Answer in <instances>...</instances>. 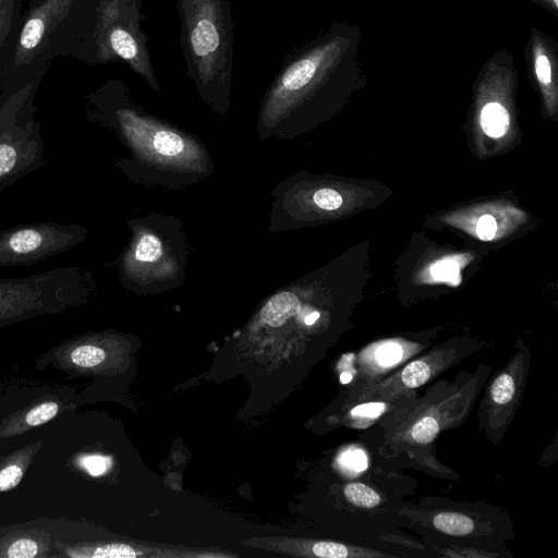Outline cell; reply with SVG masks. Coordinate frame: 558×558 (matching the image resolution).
<instances>
[{
    "label": "cell",
    "instance_id": "484cf974",
    "mask_svg": "<svg viewBox=\"0 0 558 558\" xmlns=\"http://www.w3.org/2000/svg\"><path fill=\"white\" fill-rule=\"evenodd\" d=\"M386 411L383 402H368L354 407L351 414L355 417L376 418Z\"/></svg>",
    "mask_w": 558,
    "mask_h": 558
},
{
    "label": "cell",
    "instance_id": "5b68a950",
    "mask_svg": "<svg viewBox=\"0 0 558 558\" xmlns=\"http://www.w3.org/2000/svg\"><path fill=\"white\" fill-rule=\"evenodd\" d=\"M32 86L0 104V192L45 163L46 146Z\"/></svg>",
    "mask_w": 558,
    "mask_h": 558
},
{
    "label": "cell",
    "instance_id": "5bb4252c",
    "mask_svg": "<svg viewBox=\"0 0 558 558\" xmlns=\"http://www.w3.org/2000/svg\"><path fill=\"white\" fill-rule=\"evenodd\" d=\"M509 113L498 102L487 104L481 112V125L484 132L492 137H501L509 126Z\"/></svg>",
    "mask_w": 558,
    "mask_h": 558
},
{
    "label": "cell",
    "instance_id": "f1b7e54d",
    "mask_svg": "<svg viewBox=\"0 0 558 558\" xmlns=\"http://www.w3.org/2000/svg\"><path fill=\"white\" fill-rule=\"evenodd\" d=\"M318 318H319V313L318 312H312L311 314L305 316L304 323L306 325H313Z\"/></svg>",
    "mask_w": 558,
    "mask_h": 558
},
{
    "label": "cell",
    "instance_id": "7c38bea8",
    "mask_svg": "<svg viewBox=\"0 0 558 558\" xmlns=\"http://www.w3.org/2000/svg\"><path fill=\"white\" fill-rule=\"evenodd\" d=\"M54 546L62 553V556L73 558L99 557V558H134L138 553L126 544L112 543L92 547L82 544L54 543Z\"/></svg>",
    "mask_w": 558,
    "mask_h": 558
},
{
    "label": "cell",
    "instance_id": "277c9868",
    "mask_svg": "<svg viewBox=\"0 0 558 558\" xmlns=\"http://www.w3.org/2000/svg\"><path fill=\"white\" fill-rule=\"evenodd\" d=\"M94 288L90 272L76 265L0 279V328L80 306Z\"/></svg>",
    "mask_w": 558,
    "mask_h": 558
},
{
    "label": "cell",
    "instance_id": "8fae6325",
    "mask_svg": "<svg viewBox=\"0 0 558 558\" xmlns=\"http://www.w3.org/2000/svg\"><path fill=\"white\" fill-rule=\"evenodd\" d=\"M300 306L301 303L293 292L280 291L263 306L260 318L270 327H280L299 312Z\"/></svg>",
    "mask_w": 558,
    "mask_h": 558
},
{
    "label": "cell",
    "instance_id": "8992f818",
    "mask_svg": "<svg viewBox=\"0 0 558 558\" xmlns=\"http://www.w3.org/2000/svg\"><path fill=\"white\" fill-rule=\"evenodd\" d=\"M88 230L76 223L39 221L0 230V267L32 266L83 242Z\"/></svg>",
    "mask_w": 558,
    "mask_h": 558
},
{
    "label": "cell",
    "instance_id": "cb8c5ba5",
    "mask_svg": "<svg viewBox=\"0 0 558 558\" xmlns=\"http://www.w3.org/2000/svg\"><path fill=\"white\" fill-rule=\"evenodd\" d=\"M313 201L322 209L335 210L342 205V196L332 189H320L315 192Z\"/></svg>",
    "mask_w": 558,
    "mask_h": 558
},
{
    "label": "cell",
    "instance_id": "9a60e30c",
    "mask_svg": "<svg viewBox=\"0 0 558 558\" xmlns=\"http://www.w3.org/2000/svg\"><path fill=\"white\" fill-rule=\"evenodd\" d=\"M434 526L450 535H466L473 531V521L458 512H440L433 519Z\"/></svg>",
    "mask_w": 558,
    "mask_h": 558
},
{
    "label": "cell",
    "instance_id": "7402d4cb",
    "mask_svg": "<svg viewBox=\"0 0 558 558\" xmlns=\"http://www.w3.org/2000/svg\"><path fill=\"white\" fill-rule=\"evenodd\" d=\"M82 469L93 476L104 474L111 466V459L100 454H85L78 460Z\"/></svg>",
    "mask_w": 558,
    "mask_h": 558
},
{
    "label": "cell",
    "instance_id": "603a6c76",
    "mask_svg": "<svg viewBox=\"0 0 558 558\" xmlns=\"http://www.w3.org/2000/svg\"><path fill=\"white\" fill-rule=\"evenodd\" d=\"M339 463L347 470L357 473L367 468V457L363 450L351 448L341 453Z\"/></svg>",
    "mask_w": 558,
    "mask_h": 558
},
{
    "label": "cell",
    "instance_id": "e0dca14e",
    "mask_svg": "<svg viewBox=\"0 0 558 558\" xmlns=\"http://www.w3.org/2000/svg\"><path fill=\"white\" fill-rule=\"evenodd\" d=\"M372 356L378 367H390L401 361L403 349L398 342L386 341L376 347Z\"/></svg>",
    "mask_w": 558,
    "mask_h": 558
},
{
    "label": "cell",
    "instance_id": "4316f807",
    "mask_svg": "<svg viewBox=\"0 0 558 558\" xmlns=\"http://www.w3.org/2000/svg\"><path fill=\"white\" fill-rule=\"evenodd\" d=\"M535 73L537 75L538 81L548 85L551 82V69L549 59L542 51H537L535 56Z\"/></svg>",
    "mask_w": 558,
    "mask_h": 558
},
{
    "label": "cell",
    "instance_id": "6da1fadb",
    "mask_svg": "<svg viewBox=\"0 0 558 558\" xmlns=\"http://www.w3.org/2000/svg\"><path fill=\"white\" fill-rule=\"evenodd\" d=\"M180 47L186 74L215 111L230 105L233 20L230 0H177Z\"/></svg>",
    "mask_w": 558,
    "mask_h": 558
},
{
    "label": "cell",
    "instance_id": "ba28073f",
    "mask_svg": "<svg viewBox=\"0 0 558 558\" xmlns=\"http://www.w3.org/2000/svg\"><path fill=\"white\" fill-rule=\"evenodd\" d=\"M22 0H0V88L9 73L22 24Z\"/></svg>",
    "mask_w": 558,
    "mask_h": 558
},
{
    "label": "cell",
    "instance_id": "4fadbf2b",
    "mask_svg": "<svg viewBox=\"0 0 558 558\" xmlns=\"http://www.w3.org/2000/svg\"><path fill=\"white\" fill-rule=\"evenodd\" d=\"M161 256L162 243L160 239L153 233H144L138 238L133 250L123 257L122 264L132 262L149 264L158 260Z\"/></svg>",
    "mask_w": 558,
    "mask_h": 558
},
{
    "label": "cell",
    "instance_id": "44dd1931",
    "mask_svg": "<svg viewBox=\"0 0 558 558\" xmlns=\"http://www.w3.org/2000/svg\"><path fill=\"white\" fill-rule=\"evenodd\" d=\"M312 550L315 556L324 558H345L350 556H362L359 553H352L348 546L333 542H318L313 546Z\"/></svg>",
    "mask_w": 558,
    "mask_h": 558
},
{
    "label": "cell",
    "instance_id": "ffe728a7",
    "mask_svg": "<svg viewBox=\"0 0 558 558\" xmlns=\"http://www.w3.org/2000/svg\"><path fill=\"white\" fill-rule=\"evenodd\" d=\"M515 385L514 379L510 374H501L498 376L492 386V398L497 404H506L514 396Z\"/></svg>",
    "mask_w": 558,
    "mask_h": 558
},
{
    "label": "cell",
    "instance_id": "9c48e42d",
    "mask_svg": "<svg viewBox=\"0 0 558 558\" xmlns=\"http://www.w3.org/2000/svg\"><path fill=\"white\" fill-rule=\"evenodd\" d=\"M50 536L39 531H20L0 541L2 558L47 557L50 550Z\"/></svg>",
    "mask_w": 558,
    "mask_h": 558
},
{
    "label": "cell",
    "instance_id": "7a4b0ae2",
    "mask_svg": "<svg viewBox=\"0 0 558 558\" xmlns=\"http://www.w3.org/2000/svg\"><path fill=\"white\" fill-rule=\"evenodd\" d=\"M145 19L140 0H76L68 57L92 65L123 61L159 92L142 27Z\"/></svg>",
    "mask_w": 558,
    "mask_h": 558
},
{
    "label": "cell",
    "instance_id": "d4e9b609",
    "mask_svg": "<svg viewBox=\"0 0 558 558\" xmlns=\"http://www.w3.org/2000/svg\"><path fill=\"white\" fill-rule=\"evenodd\" d=\"M432 275L438 280H452L458 276V264L451 259H442L430 268Z\"/></svg>",
    "mask_w": 558,
    "mask_h": 558
},
{
    "label": "cell",
    "instance_id": "3957f363",
    "mask_svg": "<svg viewBox=\"0 0 558 558\" xmlns=\"http://www.w3.org/2000/svg\"><path fill=\"white\" fill-rule=\"evenodd\" d=\"M76 0H29L0 102L32 86H39L50 63L68 57L74 35Z\"/></svg>",
    "mask_w": 558,
    "mask_h": 558
},
{
    "label": "cell",
    "instance_id": "d6986e66",
    "mask_svg": "<svg viewBox=\"0 0 558 558\" xmlns=\"http://www.w3.org/2000/svg\"><path fill=\"white\" fill-rule=\"evenodd\" d=\"M439 433L438 422L432 416H424L411 428V438L418 444L432 442Z\"/></svg>",
    "mask_w": 558,
    "mask_h": 558
},
{
    "label": "cell",
    "instance_id": "2e32d148",
    "mask_svg": "<svg viewBox=\"0 0 558 558\" xmlns=\"http://www.w3.org/2000/svg\"><path fill=\"white\" fill-rule=\"evenodd\" d=\"M344 496L351 504L362 508H374L380 502L379 495L362 483L348 484L344 487Z\"/></svg>",
    "mask_w": 558,
    "mask_h": 558
},
{
    "label": "cell",
    "instance_id": "ac0fdd59",
    "mask_svg": "<svg viewBox=\"0 0 558 558\" xmlns=\"http://www.w3.org/2000/svg\"><path fill=\"white\" fill-rule=\"evenodd\" d=\"M430 368L424 361H414L407 365L402 373V383L409 388H416L427 381Z\"/></svg>",
    "mask_w": 558,
    "mask_h": 558
},
{
    "label": "cell",
    "instance_id": "30bf717a",
    "mask_svg": "<svg viewBox=\"0 0 558 558\" xmlns=\"http://www.w3.org/2000/svg\"><path fill=\"white\" fill-rule=\"evenodd\" d=\"M41 446L43 442L37 441L0 457V493L20 484Z\"/></svg>",
    "mask_w": 558,
    "mask_h": 558
},
{
    "label": "cell",
    "instance_id": "52a82bcc",
    "mask_svg": "<svg viewBox=\"0 0 558 558\" xmlns=\"http://www.w3.org/2000/svg\"><path fill=\"white\" fill-rule=\"evenodd\" d=\"M60 409L61 403L57 397L40 398L4 420L0 425V438L19 436L44 425L54 418Z\"/></svg>",
    "mask_w": 558,
    "mask_h": 558
},
{
    "label": "cell",
    "instance_id": "f546056e",
    "mask_svg": "<svg viewBox=\"0 0 558 558\" xmlns=\"http://www.w3.org/2000/svg\"><path fill=\"white\" fill-rule=\"evenodd\" d=\"M352 376L349 373H342L340 375V380L342 384H348L351 380Z\"/></svg>",
    "mask_w": 558,
    "mask_h": 558
},
{
    "label": "cell",
    "instance_id": "83f0119b",
    "mask_svg": "<svg viewBox=\"0 0 558 558\" xmlns=\"http://www.w3.org/2000/svg\"><path fill=\"white\" fill-rule=\"evenodd\" d=\"M497 230L496 219L490 215H484L476 225V232L481 240H493Z\"/></svg>",
    "mask_w": 558,
    "mask_h": 558
}]
</instances>
